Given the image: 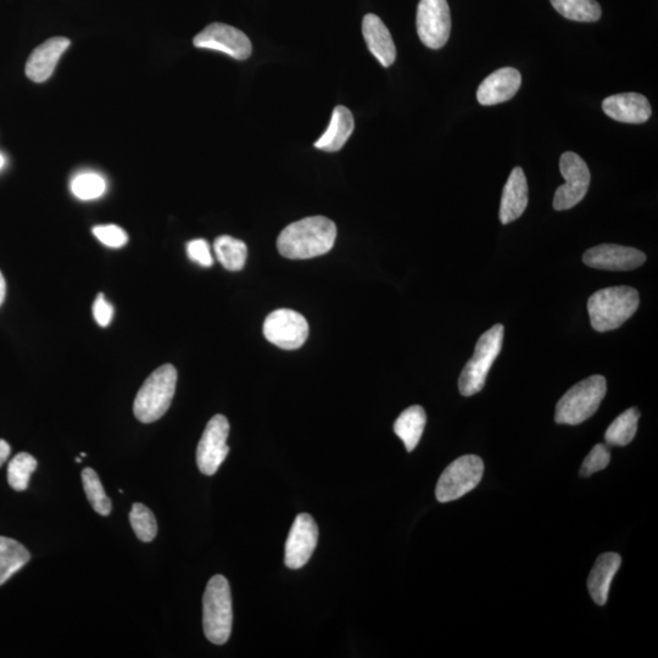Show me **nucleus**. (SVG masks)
<instances>
[{
    "instance_id": "obj_30",
    "label": "nucleus",
    "mask_w": 658,
    "mask_h": 658,
    "mask_svg": "<svg viewBox=\"0 0 658 658\" xmlns=\"http://www.w3.org/2000/svg\"><path fill=\"white\" fill-rule=\"evenodd\" d=\"M107 191V183L97 174H81L71 182V192L77 199L94 200Z\"/></svg>"
},
{
    "instance_id": "obj_29",
    "label": "nucleus",
    "mask_w": 658,
    "mask_h": 658,
    "mask_svg": "<svg viewBox=\"0 0 658 658\" xmlns=\"http://www.w3.org/2000/svg\"><path fill=\"white\" fill-rule=\"evenodd\" d=\"M130 522L135 531L137 538L143 543H150L158 533V523H156L154 513L143 504L132 506L130 513Z\"/></svg>"
},
{
    "instance_id": "obj_1",
    "label": "nucleus",
    "mask_w": 658,
    "mask_h": 658,
    "mask_svg": "<svg viewBox=\"0 0 658 658\" xmlns=\"http://www.w3.org/2000/svg\"><path fill=\"white\" fill-rule=\"evenodd\" d=\"M337 226L325 216H312L293 222L278 237V252L284 258L306 260L331 252Z\"/></svg>"
},
{
    "instance_id": "obj_22",
    "label": "nucleus",
    "mask_w": 658,
    "mask_h": 658,
    "mask_svg": "<svg viewBox=\"0 0 658 658\" xmlns=\"http://www.w3.org/2000/svg\"><path fill=\"white\" fill-rule=\"evenodd\" d=\"M426 423V411L420 405L410 406L395 421L394 432L403 440L409 453L420 443Z\"/></svg>"
},
{
    "instance_id": "obj_33",
    "label": "nucleus",
    "mask_w": 658,
    "mask_h": 658,
    "mask_svg": "<svg viewBox=\"0 0 658 658\" xmlns=\"http://www.w3.org/2000/svg\"><path fill=\"white\" fill-rule=\"evenodd\" d=\"M188 258L198 265L210 267L214 264L213 255L210 252V245L205 239H194L187 244Z\"/></svg>"
},
{
    "instance_id": "obj_9",
    "label": "nucleus",
    "mask_w": 658,
    "mask_h": 658,
    "mask_svg": "<svg viewBox=\"0 0 658 658\" xmlns=\"http://www.w3.org/2000/svg\"><path fill=\"white\" fill-rule=\"evenodd\" d=\"M264 336L278 348L299 349L309 337V323L297 311L278 309L266 317Z\"/></svg>"
},
{
    "instance_id": "obj_27",
    "label": "nucleus",
    "mask_w": 658,
    "mask_h": 658,
    "mask_svg": "<svg viewBox=\"0 0 658 658\" xmlns=\"http://www.w3.org/2000/svg\"><path fill=\"white\" fill-rule=\"evenodd\" d=\"M82 483L93 510L98 512L99 515L109 516L113 506H111V501L108 495L105 494L103 484L93 468H85L82 471Z\"/></svg>"
},
{
    "instance_id": "obj_32",
    "label": "nucleus",
    "mask_w": 658,
    "mask_h": 658,
    "mask_svg": "<svg viewBox=\"0 0 658 658\" xmlns=\"http://www.w3.org/2000/svg\"><path fill=\"white\" fill-rule=\"evenodd\" d=\"M93 234L100 243L107 245L109 248H122L128 242L127 233L121 227L115 225L94 227Z\"/></svg>"
},
{
    "instance_id": "obj_19",
    "label": "nucleus",
    "mask_w": 658,
    "mask_h": 658,
    "mask_svg": "<svg viewBox=\"0 0 658 658\" xmlns=\"http://www.w3.org/2000/svg\"><path fill=\"white\" fill-rule=\"evenodd\" d=\"M528 206V183L521 167H515L507 180L500 204V221L503 225L520 219Z\"/></svg>"
},
{
    "instance_id": "obj_20",
    "label": "nucleus",
    "mask_w": 658,
    "mask_h": 658,
    "mask_svg": "<svg viewBox=\"0 0 658 658\" xmlns=\"http://www.w3.org/2000/svg\"><path fill=\"white\" fill-rule=\"evenodd\" d=\"M621 565L622 557L615 552H607L596 560L589 574L588 589L591 599L599 606H604L609 599L612 579L615 578Z\"/></svg>"
},
{
    "instance_id": "obj_36",
    "label": "nucleus",
    "mask_w": 658,
    "mask_h": 658,
    "mask_svg": "<svg viewBox=\"0 0 658 658\" xmlns=\"http://www.w3.org/2000/svg\"><path fill=\"white\" fill-rule=\"evenodd\" d=\"M5 297H7V282H5L3 273L0 272V306L3 305Z\"/></svg>"
},
{
    "instance_id": "obj_24",
    "label": "nucleus",
    "mask_w": 658,
    "mask_h": 658,
    "mask_svg": "<svg viewBox=\"0 0 658 658\" xmlns=\"http://www.w3.org/2000/svg\"><path fill=\"white\" fill-rule=\"evenodd\" d=\"M214 250L217 260L228 271H241L248 258L247 245L231 236L216 238Z\"/></svg>"
},
{
    "instance_id": "obj_7",
    "label": "nucleus",
    "mask_w": 658,
    "mask_h": 658,
    "mask_svg": "<svg viewBox=\"0 0 658 658\" xmlns=\"http://www.w3.org/2000/svg\"><path fill=\"white\" fill-rule=\"evenodd\" d=\"M484 464L481 457L465 455L445 468L440 476L436 495L439 503H450L470 493L482 481Z\"/></svg>"
},
{
    "instance_id": "obj_3",
    "label": "nucleus",
    "mask_w": 658,
    "mask_h": 658,
    "mask_svg": "<svg viewBox=\"0 0 658 658\" xmlns=\"http://www.w3.org/2000/svg\"><path fill=\"white\" fill-rule=\"evenodd\" d=\"M233 623L232 595L225 577L217 574L206 585L203 599L205 637L215 645H223L231 637Z\"/></svg>"
},
{
    "instance_id": "obj_28",
    "label": "nucleus",
    "mask_w": 658,
    "mask_h": 658,
    "mask_svg": "<svg viewBox=\"0 0 658 658\" xmlns=\"http://www.w3.org/2000/svg\"><path fill=\"white\" fill-rule=\"evenodd\" d=\"M37 460L30 454L20 453L10 461L8 467V482L16 492H24L29 488L32 473L36 471Z\"/></svg>"
},
{
    "instance_id": "obj_26",
    "label": "nucleus",
    "mask_w": 658,
    "mask_h": 658,
    "mask_svg": "<svg viewBox=\"0 0 658 658\" xmlns=\"http://www.w3.org/2000/svg\"><path fill=\"white\" fill-rule=\"evenodd\" d=\"M552 7L568 20L595 22L601 18V7L596 0H550Z\"/></svg>"
},
{
    "instance_id": "obj_5",
    "label": "nucleus",
    "mask_w": 658,
    "mask_h": 658,
    "mask_svg": "<svg viewBox=\"0 0 658 658\" xmlns=\"http://www.w3.org/2000/svg\"><path fill=\"white\" fill-rule=\"evenodd\" d=\"M607 392L606 378L595 375L585 378L563 395L556 405L555 421L560 425L576 426L589 420L604 400Z\"/></svg>"
},
{
    "instance_id": "obj_16",
    "label": "nucleus",
    "mask_w": 658,
    "mask_h": 658,
    "mask_svg": "<svg viewBox=\"0 0 658 658\" xmlns=\"http://www.w3.org/2000/svg\"><path fill=\"white\" fill-rule=\"evenodd\" d=\"M522 83L520 71L513 68L496 70L485 78L477 91L478 103L490 107L507 102L516 96Z\"/></svg>"
},
{
    "instance_id": "obj_38",
    "label": "nucleus",
    "mask_w": 658,
    "mask_h": 658,
    "mask_svg": "<svg viewBox=\"0 0 658 658\" xmlns=\"http://www.w3.org/2000/svg\"><path fill=\"white\" fill-rule=\"evenodd\" d=\"M81 461H82V460H81V457H76V462H77V464H81Z\"/></svg>"
},
{
    "instance_id": "obj_18",
    "label": "nucleus",
    "mask_w": 658,
    "mask_h": 658,
    "mask_svg": "<svg viewBox=\"0 0 658 658\" xmlns=\"http://www.w3.org/2000/svg\"><path fill=\"white\" fill-rule=\"evenodd\" d=\"M362 35L367 48L384 68H389L397 59V48L384 22L375 14H367L362 21Z\"/></svg>"
},
{
    "instance_id": "obj_25",
    "label": "nucleus",
    "mask_w": 658,
    "mask_h": 658,
    "mask_svg": "<svg viewBox=\"0 0 658 658\" xmlns=\"http://www.w3.org/2000/svg\"><path fill=\"white\" fill-rule=\"evenodd\" d=\"M639 418L640 412L637 407H632L618 416L605 433L607 445L626 446L632 443L638 431Z\"/></svg>"
},
{
    "instance_id": "obj_39",
    "label": "nucleus",
    "mask_w": 658,
    "mask_h": 658,
    "mask_svg": "<svg viewBox=\"0 0 658 658\" xmlns=\"http://www.w3.org/2000/svg\"><path fill=\"white\" fill-rule=\"evenodd\" d=\"M87 455L85 453H81V457H86Z\"/></svg>"
},
{
    "instance_id": "obj_6",
    "label": "nucleus",
    "mask_w": 658,
    "mask_h": 658,
    "mask_svg": "<svg viewBox=\"0 0 658 658\" xmlns=\"http://www.w3.org/2000/svg\"><path fill=\"white\" fill-rule=\"evenodd\" d=\"M504 334V326L495 325L478 339L475 354L467 362L459 378L460 393L464 397H472L484 388L490 368L503 349Z\"/></svg>"
},
{
    "instance_id": "obj_34",
    "label": "nucleus",
    "mask_w": 658,
    "mask_h": 658,
    "mask_svg": "<svg viewBox=\"0 0 658 658\" xmlns=\"http://www.w3.org/2000/svg\"><path fill=\"white\" fill-rule=\"evenodd\" d=\"M93 316L100 327H108L114 317V308L105 300V295L99 293L93 304Z\"/></svg>"
},
{
    "instance_id": "obj_15",
    "label": "nucleus",
    "mask_w": 658,
    "mask_h": 658,
    "mask_svg": "<svg viewBox=\"0 0 658 658\" xmlns=\"http://www.w3.org/2000/svg\"><path fill=\"white\" fill-rule=\"evenodd\" d=\"M602 110L611 119L623 124H644L652 114L648 98L639 93H621L606 98Z\"/></svg>"
},
{
    "instance_id": "obj_10",
    "label": "nucleus",
    "mask_w": 658,
    "mask_h": 658,
    "mask_svg": "<svg viewBox=\"0 0 658 658\" xmlns=\"http://www.w3.org/2000/svg\"><path fill=\"white\" fill-rule=\"evenodd\" d=\"M417 33L431 49L443 48L451 32L450 8L446 0H420L417 8Z\"/></svg>"
},
{
    "instance_id": "obj_23",
    "label": "nucleus",
    "mask_w": 658,
    "mask_h": 658,
    "mask_svg": "<svg viewBox=\"0 0 658 658\" xmlns=\"http://www.w3.org/2000/svg\"><path fill=\"white\" fill-rule=\"evenodd\" d=\"M30 560L31 554L24 545L14 539L0 537V585L8 582Z\"/></svg>"
},
{
    "instance_id": "obj_8",
    "label": "nucleus",
    "mask_w": 658,
    "mask_h": 658,
    "mask_svg": "<svg viewBox=\"0 0 658 658\" xmlns=\"http://www.w3.org/2000/svg\"><path fill=\"white\" fill-rule=\"evenodd\" d=\"M560 171L566 183L556 189L554 209L570 210L581 203L590 186V171L587 163L576 153H563L560 159Z\"/></svg>"
},
{
    "instance_id": "obj_14",
    "label": "nucleus",
    "mask_w": 658,
    "mask_h": 658,
    "mask_svg": "<svg viewBox=\"0 0 658 658\" xmlns=\"http://www.w3.org/2000/svg\"><path fill=\"white\" fill-rule=\"evenodd\" d=\"M645 261L646 255L640 250L617 244H601L583 255L585 265L605 271H632Z\"/></svg>"
},
{
    "instance_id": "obj_4",
    "label": "nucleus",
    "mask_w": 658,
    "mask_h": 658,
    "mask_svg": "<svg viewBox=\"0 0 658 658\" xmlns=\"http://www.w3.org/2000/svg\"><path fill=\"white\" fill-rule=\"evenodd\" d=\"M177 371L172 365H164L147 378L137 394L133 412L138 421L153 423L163 417L175 397Z\"/></svg>"
},
{
    "instance_id": "obj_31",
    "label": "nucleus",
    "mask_w": 658,
    "mask_h": 658,
    "mask_svg": "<svg viewBox=\"0 0 658 658\" xmlns=\"http://www.w3.org/2000/svg\"><path fill=\"white\" fill-rule=\"evenodd\" d=\"M611 453L609 445H595L589 455L585 457L581 467V476L584 478L594 475V473L605 470L609 466Z\"/></svg>"
},
{
    "instance_id": "obj_11",
    "label": "nucleus",
    "mask_w": 658,
    "mask_h": 658,
    "mask_svg": "<svg viewBox=\"0 0 658 658\" xmlns=\"http://www.w3.org/2000/svg\"><path fill=\"white\" fill-rule=\"evenodd\" d=\"M230 422L223 415H216L206 425L197 449V465L205 476H214L230 453L227 445Z\"/></svg>"
},
{
    "instance_id": "obj_17",
    "label": "nucleus",
    "mask_w": 658,
    "mask_h": 658,
    "mask_svg": "<svg viewBox=\"0 0 658 658\" xmlns=\"http://www.w3.org/2000/svg\"><path fill=\"white\" fill-rule=\"evenodd\" d=\"M70 47V41L65 37H54L33 50L26 64V75L31 81L42 83L49 80L57 68L58 61Z\"/></svg>"
},
{
    "instance_id": "obj_37",
    "label": "nucleus",
    "mask_w": 658,
    "mask_h": 658,
    "mask_svg": "<svg viewBox=\"0 0 658 658\" xmlns=\"http://www.w3.org/2000/svg\"><path fill=\"white\" fill-rule=\"evenodd\" d=\"M4 165H5V158L2 154H0V170L3 169Z\"/></svg>"
},
{
    "instance_id": "obj_12",
    "label": "nucleus",
    "mask_w": 658,
    "mask_h": 658,
    "mask_svg": "<svg viewBox=\"0 0 658 658\" xmlns=\"http://www.w3.org/2000/svg\"><path fill=\"white\" fill-rule=\"evenodd\" d=\"M197 48L213 49L237 60H247L253 52L252 42L241 30L215 22L194 38Z\"/></svg>"
},
{
    "instance_id": "obj_35",
    "label": "nucleus",
    "mask_w": 658,
    "mask_h": 658,
    "mask_svg": "<svg viewBox=\"0 0 658 658\" xmlns=\"http://www.w3.org/2000/svg\"><path fill=\"white\" fill-rule=\"evenodd\" d=\"M11 453L10 445L5 440L0 439V467L9 459Z\"/></svg>"
},
{
    "instance_id": "obj_2",
    "label": "nucleus",
    "mask_w": 658,
    "mask_h": 658,
    "mask_svg": "<svg viewBox=\"0 0 658 658\" xmlns=\"http://www.w3.org/2000/svg\"><path fill=\"white\" fill-rule=\"evenodd\" d=\"M639 304V293L632 287L600 289L588 300L591 326L601 333L615 331L637 312Z\"/></svg>"
},
{
    "instance_id": "obj_13",
    "label": "nucleus",
    "mask_w": 658,
    "mask_h": 658,
    "mask_svg": "<svg viewBox=\"0 0 658 658\" xmlns=\"http://www.w3.org/2000/svg\"><path fill=\"white\" fill-rule=\"evenodd\" d=\"M319 542V528L308 513H301L293 523L286 543L284 563L291 570H299L311 559Z\"/></svg>"
},
{
    "instance_id": "obj_21",
    "label": "nucleus",
    "mask_w": 658,
    "mask_h": 658,
    "mask_svg": "<svg viewBox=\"0 0 658 658\" xmlns=\"http://www.w3.org/2000/svg\"><path fill=\"white\" fill-rule=\"evenodd\" d=\"M355 120L348 108L339 105L333 111L331 122L325 133L317 139L315 147L323 152L334 153L342 149L353 135Z\"/></svg>"
}]
</instances>
